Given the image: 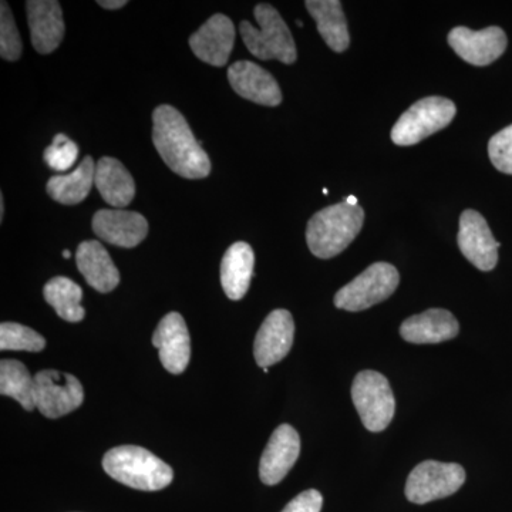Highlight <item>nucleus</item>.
I'll return each instance as SVG.
<instances>
[{"label":"nucleus","instance_id":"obj_2","mask_svg":"<svg viewBox=\"0 0 512 512\" xmlns=\"http://www.w3.org/2000/svg\"><path fill=\"white\" fill-rule=\"evenodd\" d=\"M363 222L365 211L360 205H350L343 201L323 208L308 222V247L316 258H333L355 241Z\"/></svg>","mask_w":512,"mask_h":512},{"label":"nucleus","instance_id":"obj_21","mask_svg":"<svg viewBox=\"0 0 512 512\" xmlns=\"http://www.w3.org/2000/svg\"><path fill=\"white\" fill-rule=\"evenodd\" d=\"M254 264V249L247 242H235L225 252L221 262V285L231 301H239L247 295Z\"/></svg>","mask_w":512,"mask_h":512},{"label":"nucleus","instance_id":"obj_29","mask_svg":"<svg viewBox=\"0 0 512 512\" xmlns=\"http://www.w3.org/2000/svg\"><path fill=\"white\" fill-rule=\"evenodd\" d=\"M79 156V147L64 134H57L53 143L46 148L43 158L46 164L57 173H66L73 167Z\"/></svg>","mask_w":512,"mask_h":512},{"label":"nucleus","instance_id":"obj_28","mask_svg":"<svg viewBox=\"0 0 512 512\" xmlns=\"http://www.w3.org/2000/svg\"><path fill=\"white\" fill-rule=\"evenodd\" d=\"M0 5V56L8 62H16L22 56V39L8 3L2 2Z\"/></svg>","mask_w":512,"mask_h":512},{"label":"nucleus","instance_id":"obj_19","mask_svg":"<svg viewBox=\"0 0 512 512\" xmlns=\"http://www.w3.org/2000/svg\"><path fill=\"white\" fill-rule=\"evenodd\" d=\"M460 325L453 313L446 309H429V311L406 319L400 326V336L406 342L416 345H433L456 338Z\"/></svg>","mask_w":512,"mask_h":512},{"label":"nucleus","instance_id":"obj_34","mask_svg":"<svg viewBox=\"0 0 512 512\" xmlns=\"http://www.w3.org/2000/svg\"><path fill=\"white\" fill-rule=\"evenodd\" d=\"M346 202L350 205H359L357 204L356 197H353V195H350V197L346 198Z\"/></svg>","mask_w":512,"mask_h":512},{"label":"nucleus","instance_id":"obj_16","mask_svg":"<svg viewBox=\"0 0 512 512\" xmlns=\"http://www.w3.org/2000/svg\"><path fill=\"white\" fill-rule=\"evenodd\" d=\"M228 80L239 96L261 106L276 107L282 103V92L271 73L256 63L239 60L228 69Z\"/></svg>","mask_w":512,"mask_h":512},{"label":"nucleus","instance_id":"obj_24","mask_svg":"<svg viewBox=\"0 0 512 512\" xmlns=\"http://www.w3.org/2000/svg\"><path fill=\"white\" fill-rule=\"evenodd\" d=\"M96 177V163L86 157L70 174L55 175L47 183V194L63 205H76L86 200Z\"/></svg>","mask_w":512,"mask_h":512},{"label":"nucleus","instance_id":"obj_22","mask_svg":"<svg viewBox=\"0 0 512 512\" xmlns=\"http://www.w3.org/2000/svg\"><path fill=\"white\" fill-rule=\"evenodd\" d=\"M94 185L103 200L114 210L127 207L136 195V184L126 167L113 157L100 158L96 164Z\"/></svg>","mask_w":512,"mask_h":512},{"label":"nucleus","instance_id":"obj_8","mask_svg":"<svg viewBox=\"0 0 512 512\" xmlns=\"http://www.w3.org/2000/svg\"><path fill=\"white\" fill-rule=\"evenodd\" d=\"M466 483V471L456 463L427 460L414 468L407 478V500L414 504H427L457 493Z\"/></svg>","mask_w":512,"mask_h":512},{"label":"nucleus","instance_id":"obj_27","mask_svg":"<svg viewBox=\"0 0 512 512\" xmlns=\"http://www.w3.org/2000/svg\"><path fill=\"white\" fill-rule=\"evenodd\" d=\"M46 340L42 335L28 326L19 323L5 322L0 325V349L26 350V352H42Z\"/></svg>","mask_w":512,"mask_h":512},{"label":"nucleus","instance_id":"obj_37","mask_svg":"<svg viewBox=\"0 0 512 512\" xmlns=\"http://www.w3.org/2000/svg\"><path fill=\"white\" fill-rule=\"evenodd\" d=\"M323 194H325V195L329 194L328 188H323Z\"/></svg>","mask_w":512,"mask_h":512},{"label":"nucleus","instance_id":"obj_26","mask_svg":"<svg viewBox=\"0 0 512 512\" xmlns=\"http://www.w3.org/2000/svg\"><path fill=\"white\" fill-rule=\"evenodd\" d=\"M0 393L15 399L28 412L36 409L35 377L30 376L28 367L18 360L0 362Z\"/></svg>","mask_w":512,"mask_h":512},{"label":"nucleus","instance_id":"obj_15","mask_svg":"<svg viewBox=\"0 0 512 512\" xmlns=\"http://www.w3.org/2000/svg\"><path fill=\"white\" fill-rule=\"evenodd\" d=\"M235 45V28L228 16H211L197 32L190 37L194 55L211 66L222 67L228 63Z\"/></svg>","mask_w":512,"mask_h":512},{"label":"nucleus","instance_id":"obj_11","mask_svg":"<svg viewBox=\"0 0 512 512\" xmlns=\"http://www.w3.org/2000/svg\"><path fill=\"white\" fill-rule=\"evenodd\" d=\"M457 241L461 254L480 271L490 272L497 266L500 242L495 241L480 212L466 210L461 214Z\"/></svg>","mask_w":512,"mask_h":512},{"label":"nucleus","instance_id":"obj_9","mask_svg":"<svg viewBox=\"0 0 512 512\" xmlns=\"http://www.w3.org/2000/svg\"><path fill=\"white\" fill-rule=\"evenodd\" d=\"M82 383L70 373L42 370L35 376L36 409L47 419H59L82 406Z\"/></svg>","mask_w":512,"mask_h":512},{"label":"nucleus","instance_id":"obj_1","mask_svg":"<svg viewBox=\"0 0 512 512\" xmlns=\"http://www.w3.org/2000/svg\"><path fill=\"white\" fill-rule=\"evenodd\" d=\"M153 143L171 171L188 180H201L211 173V161L192 134L183 114L163 104L153 113Z\"/></svg>","mask_w":512,"mask_h":512},{"label":"nucleus","instance_id":"obj_13","mask_svg":"<svg viewBox=\"0 0 512 512\" xmlns=\"http://www.w3.org/2000/svg\"><path fill=\"white\" fill-rule=\"evenodd\" d=\"M153 345L158 349L161 363L167 372L181 375L191 357V340L187 323L177 312L168 313L158 323L153 335Z\"/></svg>","mask_w":512,"mask_h":512},{"label":"nucleus","instance_id":"obj_30","mask_svg":"<svg viewBox=\"0 0 512 512\" xmlns=\"http://www.w3.org/2000/svg\"><path fill=\"white\" fill-rule=\"evenodd\" d=\"M488 156L498 171L512 175V124L491 137Z\"/></svg>","mask_w":512,"mask_h":512},{"label":"nucleus","instance_id":"obj_5","mask_svg":"<svg viewBox=\"0 0 512 512\" xmlns=\"http://www.w3.org/2000/svg\"><path fill=\"white\" fill-rule=\"evenodd\" d=\"M456 104L444 97H426L404 111L392 130L394 144L414 146L424 138L443 130L456 116Z\"/></svg>","mask_w":512,"mask_h":512},{"label":"nucleus","instance_id":"obj_14","mask_svg":"<svg viewBox=\"0 0 512 512\" xmlns=\"http://www.w3.org/2000/svg\"><path fill=\"white\" fill-rule=\"evenodd\" d=\"M301 454V437L289 424H282L272 433L259 464V477L266 485L281 483Z\"/></svg>","mask_w":512,"mask_h":512},{"label":"nucleus","instance_id":"obj_31","mask_svg":"<svg viewBox=\"0 0 512 512\" xmlns=\"http://www.w3.org/2000/svg\"><path fill=\"white\" fill-rule=\"evenodd\" d=\"M322 505L323 497L319 491L306 490L293 498L282 512H320Z\"/></svg>","mask_w":512,"mask_h":512},{"label":"nucleus","instance_id":"obj_10","mask_svg":"<svg viewBox=\"0 0 512 512\" xmlns=\"http://www.w3.org/2000/svg\"><path fill=\"white\" fill-rule=\"evenodd\" d=\"M448 45L464 62L483 67L500 59L507 49V35L498 26L483 30H471L457 26L448 33Z\"/></svg>","mask_w":512,"mask_h":512},{"label":"nucleus","instance_id":"obj_33","mask_svg":"<svg viewBox=\"0 0 512 512\" xmlns=\"http://www.w3.org/2000/svg\"><path fill=\"white\" fill-rule=\"evenodd\" d=\"M3 215H5V200H3V195H0V218H2V220Z\"/></svg>","mask_w":512,"mask_h":512},{"label":"nucleus","instance_id":"obj_3","mask_svg":"<svg viewBox=\"0 0 512 512\" xmlns=\"http://www.w3.org/2000/svg\"><path fill=\"white\" fill-rule=\"evenodd\" d=\"M103 468L114 480L141 491L163 490L174 478L173 468L137 446L111 448L103 458Z\"/></svg>","mask_w":512,"mask_h":512},{"label":"nucleus","instance_id":"obj_36","mask_svg":"<svg viewBox=\"0 0 512 512\" xmlns=\"http://www.w3.org/2000/svg\"><path fill=\"white\" fill-rule=\"evenodd\" d=\"M296 25H298L299 28H302L303 23L301 22V20H296Z\"/></svg>","mask_w":512,"mask_h":512},{"label":"nucleus","instance_id":"obj_18","mask_svg":"<svg viewBox=\"0 0 512 512\" xmlns=\"http://www.w3.org/2000/svg\"><path fill=\"white\" fill-rule=\"evenodd\" d=\"M32 45L40 55H49L60 46L64 37L62 6L56 0L26 2Z\"/></svg>","mask_w":512,"mask_h":512},{"label":"nucleus","instance_id":"obj_17","mask_svg":"<svg viewBox=\"0 0 512 512\" xmlns=\"http://www.w3.org/2000/svg\"><path fill=\"white\" fill-rule=\"evenodd\" d=\"M93 231L114 247L136 248L147 237L148 222L138 212L100 210L94 214Z\"/></svg>","mask_w":512,"mask_h":512},{"label":"nucleus","instance_id":"obj_12","mask_svg":"<svg viewBox=\"0 0 512 512\" xmlns=\"http://www.w3.org/2000/svg\"><path fill=\"white\" fill-rule=\"evenodd\" d=\"M295 335V323L291 312L276 309L269 313L256 333L254 356L256 365L262 369L284 360L291 352Z\"/></svg>","mask_w":512,"mask_h":512},{"label":"nucleus","instance_id":"obj_4","mask_svg":"<svg viewBox=\"0 0 512 512\" xmlns=\"http://www.w3.org/2000/svg\"><path fill=\"white\" fill-rule=\"evenodd\" d=\"M254 15L259 29L248 20L239 25V33L252 56L259 60H279L293 64L298 59L295 40L278 10L268 3L255 6Z\"/></svg>","mask_w":512,"mask_h":512},{"label":"nucleus","instance_id":"obj_35","mask_svg":"<svg viewBox=\"0 0 512 512\" xmlns=\"http://www.w3.org/2000/svg\"><path fill=\"white\" fill-rule=\"evenodd\" d=\"M70 256H72V252H70L69 249H66V251H63L64 259H70Z\"/></svg>","mask_w":512,"mask_h":512},{"label":"nucleus","instance_id":"obj_7","mask_svg":"<svg viewBox=\"0 0 512 512\" xmlns=\"http://www.w3.org/2000/svg\"><path fill=\"white\" fill-rule=\"evenodd\" d=\"M399 271L387 262H376L339 289L335 306L348 312H362L386 301L399 286Z\"/></svg>","mask_w":512,"mask_h":512},{"label":"nucleus","instance_id":"obj_20","mask_svg":"<svg viewBox=\"0 0 512 512\" xmlns=\"http://www.w3.org/2000/svg\"><path fill=\"white\" fill-rule=\"evenodd\" d=\"M76 264L87 284L97 292L109 293L120 284L119 269L100 242H82L77 248Z\"/></svg>","mask_w":512,"mask_h":512},{"label":"nucleus","instance_id":"obj_25","mask_svg":"<svg viewBox=\"0 0 512 512\" xmlns=\"http://www.w3.org/2000/svg\"><path fill=\"white\" fill-rule=\"evenodd\" d=\"M43 296L57 315L66 322L77 323L86 316V311L80 305L83 299L82 288L72 279L64 276L50 279L43 288Z\"/></svg>","mask_w":512,"mask_h":512},{"label":"nucleus","instance_id":"obj_32","mask_svg":"<svg viewBox=\"0 0 512 512\" xmlns=\"http://www.w3.org/2000/svg\"><path fill=\"white\" fill-rule=\"evenodd\" d=\"M99 6L104 9L117 10L127 5L126 0H99Z\"/></svg>","mask_w":512,"mask_h":512},{"label":"nucleus","instance_id":"obj_23","mask_svg":"<svg viewBox=\"0 0 512 512\" xmlns=\"http://www.w3.org/2000/svg\"><path fill=\"white\" fill-rule=\"evenodd\" d=\"M306 9L315 19L320 36L336 53H343L350 45L348 22L339 0H306Z\"/></svg>","mask_w":512,"mask_h":512},{"label":"nucleus","instance_id":"obj_6","mask_svg":"<svg viewBox=\"0 0 512 512\" xmlns=\"http://www.w3.org/2000/svg\"><path fill=\"white\" fill-rule=\"evenodd\" d=\"M352 400L363 426L372 433L386 430L396 413L389 380L375 370H363L352 384Z\"/></svg>","mask_w":512,"mask_h":512}]
</instances>
